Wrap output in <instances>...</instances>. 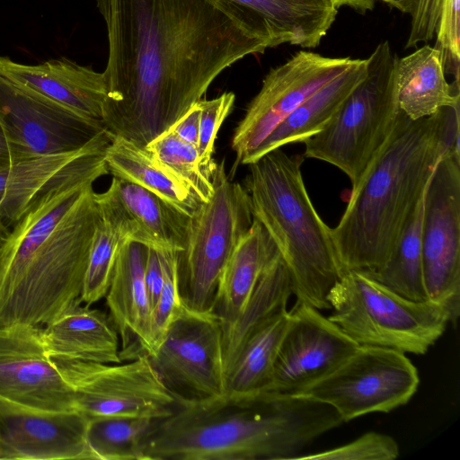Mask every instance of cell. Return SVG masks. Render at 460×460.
<instances>
[{
  "mask_svg": "<svg viewBox=\"0 0 460 460\" xmlns=\"http://www.w3.org/2000/svg\"><path fill=\"white\" fill-rule=\"evenodd\" d=\"M459 106L413 121L405 115L352 189L332 228L343 274H372L387 262L442 155L447 150L460 155Z\"/></svg>",
  "mask_w": 460,
  "mask_h": 460,
  "instance_id": "obj_3",
  "label": "cell"
},
{
  "mask_svg": "<svg viewBox=\"0 0 460 460\" xmlns=\"http://www.w3.org/2000/svg\"><path fill=\"white\" fill-rule=\"evenodd\" d=\"M155 420L133 416L88 418L85 437L93 459L141 460V442Z\"/></svg>",
  "mask_w": 460,
  "mask_h": 460,
  "instance_id": "obj_30",
  "label": "cell"
},
{
  "mask_svg": "<svg viewBox=\"0 0 460 460\" xmlns=\"http://www.w3.org/2000/svg\"><path fill=\"white\" fill-rule=\"evenodd\" d=\"M0 74L31 87L86 119L103 125L107 98L103 72H96L65 58L25 65L0 56Z\"/></svg>",
  "mask_w": 460,
  "mask_h": 460,
  "instance_id": "obj_20",
  "label": "cell"
},
{
  "mask_svg": "<svg viewBox=\"0 0 460 460\" xmlns=\"http://www.w3.org/2000/svg\"><path fill=\"white\" fill-rule=\"evenodd\" d=\"M276 252L277 248L266 230L253 218L220 278L213 313L222 325L233 322L239 315Z\"/></svg>",
  "mask_w": 460,
  "mask_h": 460,
  "instance_id": "obj_27",
  "label": "cell"
},
{
  "mask_svg": "<svg viewBox=\"0 0 460 460\" xmlns=\"http://www.w3.org/2000/svg\"><path fill=\"white\" fill-rule=\"evenodd\" d=\"M400 455L398 443L389 435L370 431L324 451L303 453L295 460H394Z\"/></svg>",
  "mask_w": 460,
  "mask_h": 460,
  "instance_id": "obj_35",
  "label": "cell"
},
{
  "mask_svg": "<svg viewBox=\"0 0 460 460\" xmlns=\"http://www.w3.org/2000/svg\"><path fill=\"white\" fill-rule=\"evenodd\" d=\"M367 75V58L353 59L341 74L323 85L288 116L249 155L250 164L265 154L291 143H304L323 130Z\"/></svg>",
  "mask_w": 460,
  "mask_h": 460,
  "instance_id": "obj_24",
  "label": "cell"
},
{
  "mask_svg": "<svg viewBox=\"0 0 460 460\" xmlns=\"http://www.w3.org/2000/svg\"><path fill=\"white\" fill-rule=\"evenodd\" d=\"M50 358L121 363L118 331L110 316L92 309L80 298L40 328Z\"/></svg>",
  "mask_w": 460,
  "mask_h": 460,
  "instance_id": "obj_22",
  "label": "cell"
},
{
  "mask_svg": "<svg viewBox=\"0 0 460 460\" xmlns=\"http://www.w3.org/2000/svg\"><path fill=\"white\" fill-rule=\"evenodd\" d=\"M419 384L418 370L405 353L359 345L335 369L295 395L331 406L343 422H348L406 404Z\"/></svg>",
  "mask_w": 460,
  "mask_h": 460,
  "instance_id": "obj_9",
  "label": "cell"
},
{
  "mask_svg": "<svg viewBox=\"0 0 460 460\" xmlns=\"http://www.w3.org/2000/svg\"><path fill=\"white\" fill-rule=\"evenodd\" d=\"M394 83L399 108L412 121L460 104L459 82H447L444 56L437 47L426 44L397 58Z\"/></svg>",
  "mask_w": 460,
  "mask_h": 460,
  "instance_id": "obj_23",
  "label": "cell"
},
{
  "mask_svg": "<svg viewBox=\"0 0 460 460\" xmlns=\"http://www.w3.org/2000/svg\"><path fill=\"white\" fill-rule=\"evenodd\" d=\"M234 100V93L227 92L212 100L199 101L200 122L197 151L201 170L210 180L217 165L213 160L215 141L222 123L233 109Z\"/></svg>",
  "mask_w": 460,
  "mask_h": 460,
  "instance_id": "obj_36",
  "label": "cell"
},
{
  "mask_svg": "<svg viewBox=\"0 0 460 460\" xmlns=\"http://www.w3.org/2000/svg\"><path fill=\"white\" fill-rule=\"evenodd\" d=\"M329 319L358 345L423 355L450 323L448 311L427 299L414 301L368 274L345 272L327 296Z\"/></svg>",
  "mask_w": 460,
  "mask_h": 460,
  "instance_id": "obj_7",
  "label": "cell"
},
{
  "mask_svg": "<svg viewBox=\"0 0 460 460\" xmlns=\"http://www.w3.org/2000/svg\"><path fill=\"white\" fill-rule=\"evenodd\" d=\"M217 1L232 6L250 24L273 37L290 31L301 20L305 7V0Z\"/></svg>",
  "mask_w": 460,
  "mask_h": 460,
  "instance_id": "obj_33",
  "label": "cell"
},
{
  "mask_svg": "<svg viewBox=\"0 0 460 460\" xmlns=\"http://www.w3.org/2000/svg\"><path fill=\"white\" fill-rule=\"evenodd\" d=\"M124 242L102 217L97 224L90 249L80 300L92 305L105 297L116 259Z\"/></svg>",
  "mask_w": 460,
  "mask_h": 460,
  "instance_id": "obj_32",
  "label": "cell"
},
{
  "mask_svg": "<svg viewBox=\"0 0 460 460\" xmlns=\"http://www.w3.org/2000/svg\"><path fill=\"white\" fill-rule=\"evenodd\" d=\"M352 62L349 57L330 58L301 50L270 69L234 130L232 148L237 162L245 164L249 155L288 116Z\"/></svg>",
  "mask_w": 460,
  "mask_h": 460,
  "instance_id": "obj_13",
  "label": "cell"
},
{
  "mask_svg": "<svg viewBox=\"0 0 460 460\" xmlns=\"http://www.w3.org/2000/svg\"><path fill=\"white\" fill-rule=\"evenodd\" d=\"M443 0H417L411 14V22L405 48H413L430 40L437 30Z\"/></svg>",
  "mask_w": 460,
  "mask_h": 460,
  "instance_id": "obj_38",
  "label": "cell"
},
{
  "mask_svg": "<svg viewBox=\"0 0 460 460\" xmlns=\"http://www.w3.org/2000/svg\"><path fill=\"white\" fill-rule=\"evenodd\" d=\"M436 46L458 66L460 58V0H443L436 30Z\"/></svg>",
  "mask_w": 460,
  "mask_h": 460,
  "instance_id": "obj_37",
  "label": "cell"
},
{
  "mask_svg": "<svg viewBox=\"0 0 460 460\" xmlns=\"http://www.w3.org/2000/svg\"><path fill=\"white\" fill-rule=\"evenodd\" d=\"M104 160L113 177L150 190L190 217L204 203L185 181L156 160L146 147L121 137H112L104 150Z\"/></svg>",
  "mask_w": 460,
  "mask_h": 460,
  "instance_id": "obj_26",
  "label": "cell"
},
{
  "mask_svg": "<svg viewBox=\"0 0 460 460\" xmlns=\"http://www.w3.org/2000/svg\"><path fill=\"white\" fill-rule=\"evenodd\" d=\"M107 132L86 147L14 162L0 169V218L10 230L31 206L49 191L70 183L94 182L109 173L104 150Z\"/></svg>",
  "mask_w": 460,
  "mask_h": 460,
  "instance_id": "obj_17",
  "label": "cell"
},
{
  "mask_svg": "<svg viewBox=\"0 0 460 460\" xmlns=\"http://www.w3.org/2000/svg\"><path fill=\"white\" fill-rule=\"evenodd\" d=\"M396 56L387 40L367 58V75L331 122L304 142V157L331 164L356 188L405 117L394 83Z\"/></svg>",
  "mask_w": 460,
  "mask_h": 460,
  "instance_id": "obj_6",
  "label": "cell"
},
{
  "mask_svg": "<svg viewBox=\"0 0 460 460\" xmlns=\"http://www.w3.org/2000/svg\"><path fill=\"white\" fill-rule=\"evenodd\" d=\"M148 358L164 384L184 399L226 394L221 321L214 313L183 307Z\"/></svg>",
  "mask_w": 460,
  "mask_h": 460,
  "instance_id": "obj_14",
  "label": "cell"
},
{
  "mask_svg": "<svg viewBox=\"0 0 460 460\" xmlns=\"http://www.w3.org/2000/svg\"><path fill=\"white\" fill-rule=\"evenodd\" d=\"M158 252L164 283L159 297L152 308L150 350L147 356L155 351L170 323L183 309L179 293L176 251L164 249L158 250Z\"/></svg>",
  "mask_w": 460,
  "mask_h": 460,
  "instance_id": "obj_34",
  "label": "cell"
},
{
  "mask_svg": "<svg viewBox=\"0 0 460 460\" xmlns=\"http://www.w3.org/2000/svg\"><path fill=\"white\" fill-rule=\"evenodd\" d=\"M359 345L319 309L301 301L288 321L265 392L295 394L326 376Z\"/></svg>",
  "mask_w": 460,
  "mask_h": 460,
  "instance_id": "obj_15",
  "label": "cell"
},
{
  "mask_svg": "<svg viewBox=\"0 0 460 460\" xmlns=\"http://www.w3.org/2000/svg\"><path fill=\"white\" fill-rule=\"evenodd\" d=\"M145 147L156 160L185 181L203 202L208 201L214 187L212 180L201 170L196 146L168 129Z\"/></svg>",
  "mask_w": 460,
  "mask_h": 460,
  "instance_id": "obj_31",
  "label": "cell"
},
{
  "mask_svg": "<svg viewBox=\"0 0 460 460\" xmlns=\"http://www.w3.org/2000/svg\"><path fill=\"white\" fill-rule=\"evenodd\" d=\"M303 156L274 149L250 164L252 213L266 230L290 275L297 301L330 309L327 296L343 275L332 228L320 217L302 176Z\"/></svg>",
  "mask_w": 460,
  "mask_h": 460,
  "instance_id": "obj_5",
  "label": "cell"
},
{
  "mask_svg": "<svg viewBox=\"0 0 460 460\" xmlns=\"http://www.w3.org/2000/svg\"><path fill=\"white\" fill-rule=\"evenodd\" d=\"M292 294L289 271L277 250L239 315L231 323L221 324L226 379L245 344L272 318L288 309Z\"/></svg>",
  "mask_w": 460,
  "mask_h": 460,
  "instance_id": "obj_25",
  "label": "cell"
},
{
  "mask_svg": "<svg viewBox=\"0 0 460 460\" xmlns=\"http://www.w3.org/2000/svg\"><path fill=\"white\" fill-rule=\"evenodd\" d=\"M428 299L443 305L450 323L460 314V155L447 150L428 185L421 230Z\"/></svg>",
  "mask_w": 460,
  "mask_h": 460,
  "instance_id": "obj_11",
  "label": "cell"
},
{
  "mask_svg": "<svg viewBox=\"0 0 460 460\" xmlns=\"http://www.w3.org/2000/svg\"><path fill=\"white\" fill-rule=\"evenodd\" d=\"M148 250L137 242L121 244L105 296L121 341V359L124 354L133 359L150 350L152 307L144 276Z\"/></svg>",
  "mask_w": 460,
  "mask_h": 460,
  "instance_id": "obj_21",
  "label": "cell"
},
{
  "mask_svg": "<svg viewBox=\"0 0 460 460\" xmlns=\"http://www.w3.org/2000/svg\"><path fill=\"white\" fill-rule=\"evenodd\" d=\"M332 2L338 8L349 6L362 13L373 10L375 6V0H332Z\"/></svg>",
  "mask_w": 460,
  "mask_h": 460,
  "instance_id": "obj_42",
  "label": "cell"
},
{
  "mask_svg": "<svg viewBox=\"0 0 460 460\" xmlns=\"http://www.w3.org/2000/svg\"><path fill=\"white\" fill-rule=\"evenodd\" d=\"M425 194L408 218L387 262L378 271L368 274L395 293L414 301L428 299L423 279L421 247Z\"/></svg>",
  "mask_w": 460,
  "mask_h": 460,
  "instance_id": "obj_28",
  "label": "cell"
},
{
  "mask_svg": "<svg viewBox=\"0 0 460 460\" xmlns=\"http://www.w3.org/2000/svg\"><path fill=\"white\" fill-rule=\"evenodd\" d=\"M100 218L93 185L31 205L0 247V326L44 325L80 297Z\"/></svg>",
  "mask_w": 460,
  "mask_h": 460,
  "instance_id": "obj_4",
  "label": "cell"
},
{
  "mask_svg": "<svg viewBox=\"0 0 460 460\" xmlns=\"http://www.w3.org/2000/svg\"><path fill=\"white\" fill-rule=\"evenodd\" d=\"M51 359L72 391L75 410L87 418L160 420L172 414L181 401L146 354L125 364Z\"/></svg>",
  "mask_w": 460,
  "mask_h": 460,
  "instance_id": "obj_10",
  "label": "cell"
},
{
  "mask_svg": "<svg viewBox=\"0 0 460 460\" xmlns=\"http://www.w3.org/2000/svg\"><path fill=\"white\" fill-rule=\"evenodd\" d=\"M87 419L77 411H42L0 398V459L93 460Z\"/></svg>",
  "mask_w": 460,
  "mask_h": 460,
  "instance_id": "obj_18",
  "label": "cell"
},
{
  "mask_svg": "<svg viewBox=\"0 0 460 460\" xmlns=\"http://www.w3.org/2000/svg\"><path fill=\"white\" fill-rule=\"evenodd\" d=\"M144 276L148 298L153 308L159 297L164 283L159 252L155 248L149 247Z\"/></svg>",
  "mask_w": 460,
  "mask_h": 460,
  "instance_id": "obj_39",
  "label": "cell"
},
{
  "mask_svg": "<svg viewBox=\"0 0 460 460\" xmlns=\"http://www.w3.org/2000/svg\"><path fill=\"white\" fill-rule=\"evenodd\" d=\"M342 423L331 406L301 395L181 398L144 437L141 460H295Z\"/></svg>",
  "mask_w": 460,
  "mask_h": 460,
  "instance_id": "obj_2",
  "label": "cell"
},
{
  "mask_svg": "<svg viewBox=\"0 0 460 460\" xmlns=\"http://www.w3.org/2000/svg\"><path fill=\"white\" fill-rule=\"evenodd\" d=\"M0 122L13 163L86 147L109 132L37 91L0 74Z\"/></svg>",
  "mask_w": 460,
  "mask_h": 460,
  "instance_id": "obj_12",
  "label": "cell"
},
{
  "mask_svg": "<svg viewBox=\"0 0 460 460\" xmlns=\"http://www.w3.org/2000/svg\"><path fill=\"white\" fill-rule=\"evenodd\" d=\"M200 107L199 102L170 128L181 139L197 147L199 133Z\"/></svg>",
  "mask_w": 460,
  "mask_h": 460,
  "instance_id": "obj_40",
  "label": "cell"
},
{
  "mask_svg": "<svg viewBox=\"0 0 460 460\" xmlns=\"http://www.w3.org/2000/svg\"><path fill=\"white\" fill-rule=\"evenodd\" d=\"M382 2H385L388 4H390L391 6L398 9L399 11L404 13H408V14H411L414 8H415V5H416V3H417V0H380Z\"/></svg>",
  "mask_w": 460,
  "mask_h": 460,
  "instance_id": "obj_43",
  "label": "cell"
},
{
  "mask_svg": "<svg viewBox=\"0 0 460 460\" xmlns=\"http://www.w3.org/2000/svg\"><path fill=\"white\" fill-rule=\"evenodd\" d=\"M108 40L103 125L145 147L226 68L276 47L217 0H96Z\"/></svg>",
  "mask_w": 460,
  "mask_h": 460,
  "instance_id": "obj_1",
  "label": "cell"
},
{
  "mask_svg": "<svg viewBox=\"0 0 460 460\" xmlns=\"http://www.w3.org/2000/svg\"><path fill=\"white\" fill-rule=\"evenodd\" d=\"M212 183V196L190 217L184 247L176 252L181 304L198 314L213 313L223 270L253 221L248 192L229 180L224 162Z\"/></svg>",
  "mask_w": 460,
  "mask_h": 460,
  "instance_id": "obj_8",
  "label": "cell"
},
{
  "mask_svg": "<svg viewBox=\"0 0 460 460\" xmlns=\"http://www.w3.org/2000/svg\"><path fill=\"white\" fill-rule=\"evenodd\" d=\"M95 200L102 220L123 242L183 249L190 217L150 190L113 177L105 192L95 193Z\"/></svg>",
  "mask_w": 460,
  "mask_h": 460,
  "instance_id": "obj_19",
  "label": "cell"
},
{
  "mask_svg": "<svg viewBox=\"0 0 460 460\" xmlns=\"http://www.w3.org/2000/svg\"><path fill=\"white\" fill-rule=\"evenodd\" d=\"M288 310L272 318L245 344L226 379V394H252L268 386Z\"/></svg>",
  "mask_w": 460,
  "mask_h": 460,
  "instance_id": "obj_29",
  "label": "cell"
},
{
  "mask_svg": "<svg viewBox=\"0 0 460 460\" xmlns=\"http://www.w3.org/2000/svg\"><path fill=\"white\" fill-rule=\"evenodd\" d=\"M9 229L4 225L0 218V247L3 243L4 237L6 236Z\"/></svg>",
  "mask_w": 460,
  "mask_h": 460,
  "instance_id": "obj_44",
  "label": "cell"
},
{
  "mask_svg": "<svg viewBox=\"0 0 460 460\" xmlns=\"http://www.w3.org/2000/svg\"><path fill=\"white\" fill-rule=\"evenodd\" d=\"M13 163V154L5 131L0 122V169Z\"/></svg>",
  "mask_w": 460,
  "mask_h": 460,
  "instance_id": "obj_41",
  "label": "cell"
},
{
  "mask_svg": "<svg viewBox=\"0 0 460 460\" xmlns=\"http://www.w3.org/2000/svg\"><path fill=\"white\" fill-rule=\"evenodd\" d=\"M0 398L42 411H75L70 387L46 353L40 326H0Z\"/></svg>",
  "mask_w": 460,
  "mask_h": 460,
  "instance_id": "obj_16",
  "label": "cell"
}]
</instances>
